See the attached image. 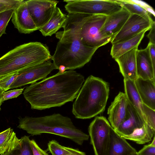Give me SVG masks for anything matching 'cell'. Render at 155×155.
Listing matches in <instances>:
<instances>
[{
	"label": "cell",
	"instance_id": "1",
	"mask_svg": "<svg viewBox=\"0 0 155 155\" xmlns=\"http://www.w3.org/2000/svg\"><path fill=\"white\" fill-rule=\"evenodd\" d=\"M84 81V76L74 70L59 71L26 87L23 94L32 109L60 107L73 101Z\"/></svg>",
	"mask_w": 155,
	"mask_h": 155
},
{
	"label": "cell",
	"instance_id": "2",
	"mask_svg": "<svg viewBox=\"0 0 155 155\" xmlns=\"http://www.w3.org/2000/svg\"><path fill=\"white\" fill-rule=\"evenodd\" d=\"M17 127L32 136L51 134L68 138L78 145L87 140L89 135L77 128L71 119L60 114L43 117L19 118Z\"/></svg>",
	"mask_w": 155,
	"mask_h": 155
},
{
	"label": "cell",
	"instance_id": "3",
	"mask_svg": "<svg viewBox=\"0 0 155 155\" xmlns=\"http://www.w3.org/2000/svg\"><path fill=\"white\" fill-rule=\"evenodd\" d=\"M109 93L108 83L100 78L89 76L82 85L73 103L72 112L75 118L90 119L105 109Z\"/></svg>",
	"mask_w": 155,
	"mask_h": 155
},
{
	"label": "cell",
	"instance_id": "4",
	"mask_svg": "<svg viewBox=\"0 0 155 155\" xmlns=\"http://www.w3.org/2000/svg\"><path fill=\"white\" fill-rule=\"evenodd\" d=\"M55 36L59 40L51 59L56 69L61 72L82 67L98 48L83 44L77 38L59 31Z\"/></svg>",
	"mask_w": 155,
	"mask_h": 155
},
{
	"label": "cell",
	"instance_id": "5",
	"mask_svg": "<svg viewBox=\"0 0 155 155\" xmlns=\"http://www.w3.org/2000/svg\"><path fill=\"white\" fill-rule=\"evenodd\" d=\"M51 57L48 47L40 42H30L17 46L0 58V78L49 60Z\"/></svg>",
	"mask_w": 155,
	"mask_h": 155
},
{
	"label": "cell",
	"instance_id": "6",
	"mask_svg": "<svg viewBox=\"0 0 155 155\" xmlns=\"http://www.w3.org/2000/svg\"><path fill=\"white\" fill-rule=\"evenodd\" d=\"M66 10L70 14L108 16L122 9L123 6L117 0H65Z\"/></svg>",
	"mask_w": 155,
	"mask_h": 155
},
{
	"label": "cell",
	"instance_id": "7",
	"mask_svg": "<svg viewBox=\"0 0 155 155\" xmlns=\"http://www.w3.org/2000/svg\"><path fill=\"white\" fill-rule=\"evenodd\" d=\"M111 126L103 116H97L88 127L90 143L95 155H106L110 138Z\"/></svg>",
	"mask_w": 155,
	"mask_h": 155
},
{
	"label": "cell",
	"instance_id": "8",
	"mask_svg": "<svg viewBox=\"0 0 155 155\" xmlns=\"http://www.w3.org/2000/svg\"><path fill=\"white\" fill-rule=\"evenodd\" d=\"M55 69L53 63L50 60L26 68L19 71L18 76L11 85L9 89L31 84L43 80Z\"/></svg>",
	"mask_w": 155,
	"mask_h": 155
},
{
	"label": "cell",
	"instance_id": "9",
	"mask_svg": "<svg viewBox=\"0 0 155 155\" xmlns=\"http://www.w3.org/2000/svg\"><path fill=\"white\" fill-rule=\"evenodd\" d=\"M154 22L152 18L131 14L111 42L113 44L120 42L130 39L145 30H150Z\"/></svg>",
	"mask_w": 155,
	"mask_h": 155
},
{
	"label": "cell",
	"instance_id": "10",
	"mask_svg": "<svg viewBox=\"0 0 155 155\" xmlns=\"http://www.w3.org/2000/svg\"><path fill=\"white\" fill-rule=\"evenodd\" d=\"M30 14L38 30L45 25L54 13L57 4L55 0L25 1Z\"/></svg>",
	"mask_w": 155,
	"mask_h": 155
},
{
	"label": "cell",
	"instance_id": "11",
	"mask_svg": "<svg viewBox=\"0 0 155 155\" xmlns=\"http://www.w3.org/2000/svg\"><path fill=\"white\" fill-rule=\"evenodd\" d=\"M128 102L124 93L120 92L107 110L108 119L111 127L117 129L126 117Z\"/></svg>",
	"mask_w": 155,
	"mask_h": 155
},
{
	"label": "cell",
	"instance_id": "12",
	"mask_svg": "<svg viewBox=\"0 0 155 155\" xmlns=\"http://www.w3.org/2000/svg\"><path fill=\"white\" fill-rule=\"evenodd\" d=\"M12 21L19 32L29 34L38 29L31 18L25 1H24L15 9Z\"/></svg>",
	"mask_w": 155,
	"mask_h": 155
},
{
	"label": "cell",
	"instance_id": "13",
	"mask_svg": "<svg viewBox=\"0 0 155 155\" xmlns=\"http://www.w3.org/2000/svg\"><path fill=\"white\" fill-rule=\"evenodd\" d=\"M131 14L125 8L107 16L101 32L104 37L112 39L120 31Z\"/></svg>",
	"mask_w": 155,
	"mask_h": 155
},
{
	"label": "cell",
	"instance_id": "14",
	"mask_svg": "<svg viewBox=\"0 0 155 155\" xmlns=\"http://www.w3.org/2000/svg\"><path fill=\"white\" fill-rule=\"evenodd\" d=\"M136 47L115 59L124 79L134 81L137 78L136 70Z\"/></svg>",
	"mask_w": 155,
	"mask_h": 155
},
{
	"label": "cell",
	"instance_id": "15",
	"mask_svg": "<svg viewBox=\"0 0 155 155\" xmlns=\"http://www.w3.org/2000/svg\"><path fill=\"white\" fill-rule=\"evenodd\" d=\"M136 63L138 78L155 81V70L153 66L147 46L144 49L137 50Z\"/></svg>",
	"mask_w": 155,
	"mask_h": 155
},
{
	"label": "cell",
	"instance_id": "16",
	"mask_svg": "<svg viewBox=\"0 0 155 155\" xmlns=\"http://www.w3.org/2000/svg\"><path fill=\"white\" fill-rule=\"evenodd\" d=\"M137 151L111 127L106 155H130Z\"/></svg>",
	"mask_w": 155,
	"mask_h": 155
},
{
	"label": "cell",
	"instance_id": "17",
	"mask_svg": "<svg viewBox=\"0 0 155 155\" xmlns=\"http://www.w3.org/2000/svg\"><path fill=\"white\" fill-rule=\"evenodd\" d=\"M146 124L136 109L129 102L126 117L115 130L120 136L131 134L135 130L141 127Z\"/></svg>",
	"mask_w": 155,
	"mask_h": 155
},
{
	"label": "cell",
	"instance_id": "18",
	"mask_svg": "<svg viewBox=\"0 0 155 155\" xmlns=\"http://www.w3.org/2000/svg\"><path fill=\"white\" fill-rule=\"evenodd\" d=\"M143 104L155 110V81L138 78L134 81Z\"/></svg>",
	"mask_w": 155,
	"mask_h": 155
},
{
	"label": "cell",
	"instance_id": "19",
	"mask_svg": "<svg viewBox=\"0 0 155 155\" xmlns=\"http://www.w3.org/2000/svg\"><path fill=\"white\" fill-rule=\"evenodd\" d=\"M148 30H145L130 39L112 44L110 54L112 58L115 59L134 48L138 47L145 33Z\"/></svg>",
	"mask_w": 155,
	"mask_h": 155
},
{
	"label": "cell",
	"instance_id": "20",
	"mask_svg": "<svg viewBox=\"0 0 155 155\" xmlns=\"http://www.w3.org/2000/svg\"><path fill=\"white\" fill-rule=\"evenodd\" d=\"M125 94L128 102L137 110L145 123L143 110V103L136 87L134 81L124 80Z\"/></svg>",
	"mask_w": 155,
	"mask_h": 155
},
{
	"label": "cell",
	"instance_id": "21",
	"mask_svg": "<svg viewBox=\"0 0 155 155\" xmlns=\"http://www.w3.org/2000/svg\"><path fill=\"white\" fill-rule=\"evenodd\" d=\"M67 18V15L64 14L60 8L57 7L49 21L39 30L43 36H51L62 27Z\"/></svg>",
	"mask_w": 155,
	"mask_h": 155
},
{
	"label": "cell",
	"instance_id": "22",
	"mask_svg": "<svg viewBox=\"0 0 155 155\" xmlns=\"http://www.w3.org/2000/svg\"><path fill=\"white\" fill-rule=\"evenodd\" d=\"M121 3L131 14H136L143 17L155 16V12L153 8L146 3L139 1L117 0Z\"/></svg>",
	"mask_w": 155,
	"mask_h": 155
},
{
	"label": "cell",
	"instance_id": "23",
	"mask_svg": "<svg viewBox=\"0 0 155 155\" xmlns=\"http://www.w3.org/2000/svg\"><path fill=\"white\" fill-rule=\"evenodd\" d=\"M155 134V130L145 124L141 127L135 130L131 134L121 136L137 144H143L150 141Z\"/></svg>",
	"mask_w": 155,
	"mask_h": 155
},
{
	"label": "cell",
	"instance_id": "24",
	"mask_svg": "<svg viewBox=\"0 0 155 155\" xmlns=\"http://www.w3.org/2000/svg\"><path fill=\"white\" fill-rule=\"evenodd\" d=\"M13 129L10 128L0 133V154L15 147L19 141Z\"/></svg>",
	"mask_w": 155,
	"mask_h": 155
},
{
	"label": "cell",
	"instance_id": "25",
	"mask_svg": "<svg viewBox=\"0 0 155 155\" xmlns=\"http://www.w3.org/2000/svg\"><path fill=\"white\" fill-rule=\"evenodd\" d=\"M29 137L26 135L22 137L15 147L1 155H33Z\"/></svg>",
	"mask_w": 155,
	"mask_h": 155
},
{
	"label": "cell",
	"instance_id": "26",
	"mask_svg": "<svg viewBox=\"0 0 155 155\" xmlns=\"http://www.w3.org/2000/svg\"><path fill=\"white\" fill-rule=\"evenodd\" d=\"M47 151L52 155H70L77 151V149L65 147L60 144L55 140H52L48 144Z\"/></svg>",
	"mask_w": 155,
	"mask_h": 155
},
{
	"label": "cell",
	"instance_id": "27",
	"mask_svg": "<svg viewBox=\"0 0 155 155\" xmlns=\"http://www.w3.org/2000/svg\"><path fill=\"white\" fill-rule=\"evenodd\" d=\"M15 9H11L0 13V38L6 34V29L8 23L12 18Z\"/></svg>",
	"mask_w": 155,
	"mask_h": 155
},
{
	"label": "cell",
	"instance_id": "28",
	"mask_svg": "<svg viewBox=\"0 0 155 155\" xmlns=\"http://www.w3.org/2000/svg\"><path fill=\"white\" fill-rule=\"evenodd\" d=\"M19 74V71L7 74L0 78V89L3 91H7Z\"/></svg>",
	"mask_w": 155,
	"mask_h": 155
},
{
	"label": "cell",
	"instance_id": "29",
	"mask_svg": "<svg viewBox=\"0 0 155 155\" xmlns=\"http://www.w3.org/2000/svg\"><path fill=\"white\" fill-rule=\"evenodd\" d=\"M143 110L145 123L155 130V111L145 104H143Z\"/></svg>",
	"mask_w": 155,
	"mask_h": 155
},
{
	"label": "cell",
	"instance_id": "30",
	"mask_svg": "<svg viewBox=\"0 0 155 155\" xmlns=\"http://www.w3.org/2000/svg\"><path fill=\"white\" fill-rule=\"evenodd\" d=\"M23 0H0V13L11 9H15Z\"/></svg>",
	"mask_w": 155,
	"mask_h": 155
},
{
	"label": "cell",
	"instance_id": "31",
	"mask_svg": "<svg viewBox=\"0 0 155 155\" xmlns=\"http://www.w3.org/2000/svg\"><path fill=\"white\" fill-rule=\"evenodd\" d=\"M24 89V88H21L4 92L3 93V101L18 97L22 94Z\"/></svg>",
	"mask_w": 155,
	"mask_h": 155
},
{
	"label": "cell",
	"instance_id": "32",
	"mask_svg": "<svg viewBox=\"0 0 155 155\" xmlns=\"http://www.w3.org/2000/svg\"><path fill=\"white\" fill-rule=\"evenodd\" d=\"M138 155H155V145L150 143L137 152Z\"/></svg>",
	"mask_w": 155,
	"mask_h": 155
},
{
	"label": "cell",
	"instance_id": "33",
	"mask_svg": "<svg viewBox=\"0 0 155 155\" xmlns=\"http://www.w3.org/2000/svg\"><path fill=\"white\" fill-rule=\"evenodd\" d=\"M30 144L33 155H49L46 151L42 149L34 140H30Z\"/></svg>",
	"mask_w": 155,
	"mask_h": 155
},
{
	"label": "cell",
	"instance_id": "34",
	"mask_svg": "<svg viewBox=\"0 0 155 155\" xmlns=\"http://www.w3.org/2000/svg\"><path fill=\"white\" fill-rule=\"evenodd\" d=\"M147 46L153 66L155 70V44L149 42Z\"/></svg>",
	"mask_w": 155,
	"mask_h": 155
},
{
	"label": "cell",
	"instance_id": "35",
	"mask_svg": "<svg viewBox=\"0 0 155 155\" xmlns=\"http://www.w3.org/2000/svg\"><path fill=\"white\" fill-rule=\"evenodd\" d=\"M150 30V31L147 35V37L149 40V42L155 44V22L153 24Z\"/></svg>",
	"mask_w": 155,
	"mask_h": 155
},
{
	"label": "cell",
	"instance_id": "36",
	"mask_svg": "<svg viewBox=\"0 0 155 155\" xmlns=\"http://www.w3.org/2000/svg\"><path fill=\"white\" fill-rule=\"evenodd\" d=\"M4 91L0 89V111L1 110V105L3 102V93Z\"/></svg>",
	"mask_w": 155,
	"mask_h": 155
},
{
	"label": "cell",
	"instance_id": "37",
	"mask_svg": "<svg viewBox=\"0 0 155 155\" xmlns=\"http://www.w3.org/2000/svg\"><path fill=\"white\" fill-rule=\"evenodd\" d=\"M70 155H86L85 153L78 150L75 153Z\"/></svg>",
	"mask_w": 155,
	"mask_h": 155
},
{
	"label": "cell",
	"instance_id": "38",
	"mask_svg": "<svg viewBox=\"0 0 155 155\" xmlns=\"http://www.w3.org/2000/svg\"><path fill=\"white\" fill-rule=\"evenodd\" d=\"M130 155H138L137 152L133 153H131Z\"/></svg>",
	"mask_w": 155,
	"mask_h": 155
}]
</instances>
